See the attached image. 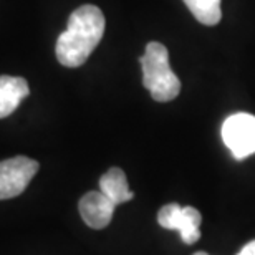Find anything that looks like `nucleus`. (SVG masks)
Instances as JSON below:
<instances>
[{
	"label": "nucleus",
	"mask_w": 255,
	"mask_h": 255,
	"mask_svg": "<svg viewBox=\"0 0 255 255\" xmlns=\"http://www.w3.org/2000/svg\"><path fill=\"white\" fill-rule=\"evenodd\" d=\"M105 15L96 5H81L70 15L66 30L57 40V60L68 68L83 65L105 33Z\"/></svg>",
	"instance_id": "obj_1"
},
{
	"label": "nucleus",
	"mask_w": 255,
	"mask_h": 255,
	"mask_svg": "<svg viewBox=\"0 0 255 255\" xmlns=\"http://www.w3.org/2000/svg\"><path fill=\"white\" fill-rule=\"evenodd\" d=\"M142 68V85L149 91L152 100L166 103L179 96L181 81L171 70L169 52L159 42H149L146 45L144 55L139 57Z\"/></svg>",
	"instance_id": "obj_2"
},
{
	"label": "nucleus",
	"mask_w": 255,
	"mask_h": 255,
	"mask_svg": "<svg viewBox=\"0 0 255 255\" xmlns=\"http://www.w3.org/2000/svg\"><path fill=\"white\" fill-rule=\"evenodd\" d=\"M222 139L237 161L255 154V116L236 113L224 121Z\"/></svg>",
	"instance_id": "obj_3"
},
{
	"label": "nucleus",
	"mask_w": 255,
	"mask_h": 255,
	"mask_svg": "<svg viewBox=\"0 0 255 255\" xmlns=\"http://www.w3.org/2000/svg\"><path fill=\"white\" fill-rule=\"evenodd\" d=\"M37 171L38 162L25 156H15L0 162V201L20 196Z\"/></svg>",
	"instance_id": "obj_4"
},
{
	"label": "nucleus",
	"mask_w": 255,
	"mask_h": 255,
	"mask_svg": "<svg viewBox=\"0 0 255 255\" xmlns=\"http://www.w3.org/2000/svg\"><path fill=\"white\" fill-rule=\"evenodd\" d=\"M157 222L161 227L169 231H179L182 242L191 246L201 239L202 216L196 207H181L179 204H167L157 212Z\"/></svg>",
	"instance_id": "obj_5"
},
{
	"label": "nucleus",
	"mask_w": 255,
	"mask_h": 255,
	"mask_svg": "<svg viewBox=\"0 0 255 255\" xmlns=\"http://www.w3.org/2000/svg\"><path fill=\"white\" fill-rule=\"evenodd\" d=\"M115 207L116 206L113 201H110L101 191L86 192L78 204L81 219L91 229H105L106 226H110Z\"/></svg>",
	"instance_id": "obj_6"
},
{
	"label": "nucleus",
	"mask_w": 255,
	"mask_h": 255,
	"mask_svg": "<svg viewBox=\"0 0 255 255\" xmlns=\"http://www.w3.org/2000/svg\"><path fill=\"white\" fill-rule=\"evenodd\" d=\"M28 95V83L22 76H0V118L12 115Z\"/></svg>",
	"instance_id": "obj_7"
},
{
	"label": "nucleus",
	"mask_w": 255,
	"mask_h": 255,
	"mask_svg": "<svg viewBox=\"0 0 255 255\" xmlns=\"http://www.w3.org/2000/svg\"><path fill=\"white\" fill-rule=\"evenodd\" d=\"M100 191L103 192L110 201H113L115 206L125 204L134 197V192L128 186L125 171L120 169V167H111V169H108L101 176Z\"/></svg>",
	"instance_id": "obj_8"
},
{
	"label": "nucleus",
	"mask_w": 255,
	"mask_h": 255,
	"mask_svg": "<svg viewBox=\"0 0 255 255\" xmlns=\"http://www.w3.org/2000/svg\"><path fill=\"white\" fill-rule=\"evenodd\" d=\"M184 3L201 23L211 27L221 22V0H184Z\"/></svg>",
	"instance_id": "obj_9"
},
{
	"label": "nucleus",
	"mask_w": 255,
	"mask_h": 255,
	"mask_svg": "<svg viewBox=\"0 0 255 255\" xmlns=\"http://www.w3.org/2000/svg\"><path fill=\"white\" fill-rule=\"evenodd\" d=\"M237 255H255V241L249 242L246 247L242 249L241 252H239Z\"/></svg>",
	"instance_id": "obj_10"
},
{
	"label": "nucleus",
	"mask_w": 255,
	"mask_h": 255,
	"mask_svg": "<svg viewBox=\"0 0 255 255\" xmlns=\"http://www.w3.org/2000/svg\"><path fill=\"white\" fill-rule=\"evenodd\" d=\"M194 255H209L207 252H197V254H194Z\"/></svg>",
	"instance_id": "obj_11"
}]
</instances>
